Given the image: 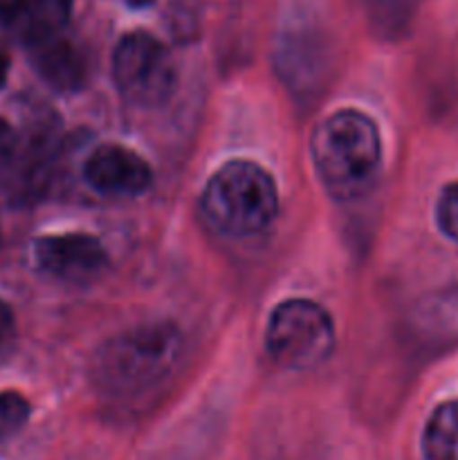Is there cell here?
Returning <instances> with one entry per match:
<instances>
[{"instance_id":"obj_1","label":"cell","mask_w":458,"mask_h":460,"mask_svg":"<svg viewBox=\"0 0 458 460\" xmlns=\"http://www.w3.org/2000/svg\"><path fill=\"white\" fill-rule=\"evenodd\" d=\"M319 182L339 202L366 196L382 166V139L375 121L344 108L317 124L310 142Z\"/></svg>"},{"instance_id":"obj_2","label":"cell","mask_w":458,"mask_h":460,"mask_svg":"<svg viewBox=\"0 0 458 460\" xmlns=\"http://www.w3.org/2000/svg\"><path fill=\"white\" fill-rule=\"evenodd\" d=\"M182 332L171 322H151L110 337L94 355V377L112 394L155 386L178 362Z\"/></svg>"},{"instance_id":"obj_3","label":"cell","mask_w":458,"mask_h":460,"mask_svg":"<svg viewBox=\"0 0 458 460\" xmlns=\"http://www.w3.org/2000/svg\"><path fill=\"white\" fill-rule=\"evenodd\" d=\"M207 223L227 236H251L277 218L278 191L263 166L233 160L220 166L200 198Z\"/></svg>"},{"instance_id":"obj_4","label":"cell","mask_w":458,"mask_h":460,"mask_svg":"<svg viewBox=\"0 0 458 460\" xmlns=\"http://www.w3.org/2000/svg\"><path fill=\"white\" fill-rule=\"evenodd\" d=\"M335 323L321 304L287 299L272 310L265 331L268 355L283 368L308 371L335 350Z\"/></svg>"},{"instance_id":"obj_5","label":"cell","mask_w":458,"mask_h":460,"mask_svg":"<svg viewBox=\"0 0 458 460\" xmlns=\"http://www.w3.org/2000/svg\"><path fill=\"white\" fill-rule=\"evenodd\" d=\"M112 79L135 106H160L178 84L175 61L164 43L148 31L121 36L112 54Z\"/></svg>"},{"instance_id":"obj_6","label":"cell","mask_w":458,"mask_h":460,"mask_svg":"<svg viewBox=\"0 0 458 460\" xmlns=\"http://www.w3.org/2000/svg\"><path fill=\"white\" fill-rule=\"evenodd\" d=\"M31 256L40 272L67 283H85L101 274L106 250L88 234H57L34 241Z\"/></svg>"},{"instance_id":"obj_7","label":"cell","mask_w":458,"mask_h":460,"mask_svg":"<svg viewBox=\"0 0 458 460\" xmlns=\"http://www.w3.org/2000/svg\"><path fill=\"white\" fill-rule=\"evenodd\" d=\"M88 187L99 196H142L153 182V171L142 155L121 144H101L88 155L84 166Z\"/></svg>"},{"instance_id":"obj_8","label":"cell","mask_w":458,"mask_h":460,"mask_svg":"<svg viewBox=\"0 0 458 460\" xmlns=\"http://www.w3.org/2000/svg\"><path fill=\"white\" fill-rule=\"evenodd\" d=\"M70 13L72 0H0V30L31 49L61 36Z\"/></svg>"},{"instance_id":"obj_9","label":"cell","mask_w":458,"mask_h":460,"mask_svg":"<svg viewBox=\"0 0 458 460\" xmlns=\"http://www.w3.org/2000/svg\"><path fill=\"white\" fill-rule=\"evenodd\" d=\"M31 63L40 79L57 90H79L88 76L84 52L61 36L31 48Z\"/></svg>"},{"instance_id":"obj_10","label":"cell","mask_w":458,"mask_h":460,"mask_svg":"<svg viewBox=\"0 0 458 460\" xmlns=\"http://www.w3.org/2000/svg\"><path fill=\"white\" fill-rule=\"evenodd\" d=\"M422 456L425 460H458V398L440 402L427 418Z\"/></svg>"},{"instance_id":"obj_11","label":"cell","mask_w":458,"mask_h":460,"mask_svg":"<svg viewBox=\"0 0 458 460\" xmlns=\"http://www.w3.org/2000/svg\"><path fill=\"white\" fill-rule=\"evenodd\" d=\"M30 402L16 391L0 394V443L16 436L30 420Z\"/></svg>"},{"instance_id":"obj_12","label":"cell","mask_w":458,"mask_h":460,"mask_svg":"<svg viewBox=\"0 0 458 460\" xmlns=\"http://www.w3.org/2000/svg\"><path fill=\"white\" fill-rule=\"evenodd\" d=\"M436 225L449 241L458 243V180L445 184L436 200Z\"/></svg>"},{"instance_id":"obj_13","label":"cell","mask_w":458,"mask_h":460,"mask_svg":"<svg viewBox=\"0 0 458 460\" xmlns=\"http://www.w3.org/2000/svg\"><path fill=\"white\" fill-rule=\"evenodd\" d=\"M18 148H21V137L12 128V124L0 117V175L9 169V164L16 157Z\"/></svg>"},{"instance_id":"obj_14","label":"cell","mask_w":458,"mask_h":460,"mask_svg":"<svg viewBox=\"0 0 458 460\" xmlns=\"http://www.w3.org/2000/svg\"><path fill=\"white\" fill-rule=\"evenodd\" d=\"M13 337H16V319L12 308L0 299V353L12 344Z\"/></svg>"},{"instance_id":"obj_15","label":"cell","mask_w":458,"mask_h":460,"mask_svg":"<svg viewBox=\"0 0 458 460\" xmlns=\"http://www.w3.org/2000/svg\"><path fill=\"white\" fill-rule=\"evenodd\" d=\"M7 70H9V58L7 54L0 52V88H3L4 81H7Z\"/></svg>"}]
</instances>
